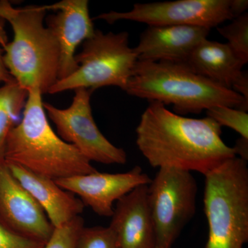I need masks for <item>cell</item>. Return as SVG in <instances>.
<instances>
[{"label": "cell", "instance_id": "obj_17", "mask_svg": "<svg viewBox=\"0 0 248 248\" xmlns=\"http://www.w3.org/2000/svg\"><path fill=\"white\" fill-rule=\"evenodd\" d=\"M28 95L16 81L0 87V161H4L6 139L25 107Z\"/></svg>", "mask_w": 248, "mask_h": 248}, {"label": "cell", "instance_id": "obj_16", "mask_svg": "<svg viewBox=\"0 0 248 248\" xmlns=\"http://www.w3.org/2000/svg\"><path fill=\"white\" fill-rule=\"evenodd\" d=\"M183 63L196 74L231 90L244 66L226 43L208 39L200 42Z\"/></svg>", "mask_w": 248, "mask_h": 248}, {"label": "cell", "instance_id": "obj_7", "mask_svg": "<svg viewBox=\"0 0 248 248\" xmlns=\"http://www.w3.org/2000/svg\"><path fill=\"white\" fill-rule=\"evenodd\" d=\"M198 186L188 171L158 169L148 185V197L156 233V248H172L195 216Z\"/></svg>", "mask_w": 248, "mask_h": 248}, {"label": "cell", "instance_id": "obj_13", "mask_svg": "<svg viewBox=\"0 0 248 248\" xmlns=\"http://www.w3.org/2000/svg\"><path fill=\"white\" fill-rule=\"evenodd\" d=\"M210 31L193 26H151L141 32L138 45L133 49L138 61L185 63Z\"/></svg>", "mask_w": 248, "mask_h": 248}, {"label": "cell", "instance_id": "obj_22", "mask_svg": "<svg viewBox=\"0 0 248 248\" xmlns=\"http://www.w3.org/2000/svg\"><path fill=\"white\" fill-rule=\"evenodd\" d=\"M45 244L16 234L0 223V248H43Z\"/></svg>", "mask_w": 248, "mask_h": 248}, {"label": "cell", "instance_id": "obj_3", "mask_svg": "<svg viewBox=\"0 0 248 248\" xmlns=\"http://www.w3.org/2000/svg\"><path fill=\"white\" fill-rule=\"evenodd\" d=\"M125 92L172 105L174 113L182 116L218 106L248 110L242 96L196 74L183 63L138 61Z\"/></svg>", "mask_w": 248, "mask_h": 248}, {"label": "cell", "instance_id": "obj_11", "mask_svg": "<svg viewBox=\"0 0 248 248\" xmlns=\"http://www.w3.org/2000/svg\"><path fill=\"white\" fill-rule=\"evenodd\" d=\"M152 179L141 168L135 166L123 173L82 174L55 181L63 190L78 195L84 206L102 217L113 215L114 203L140 186L149 185Z\"/></svg>", "mask_w": 248, "mask_h": 248}, {"label": "cell", "instance_id": "obj_5", "mask_svg": "<svg viewBox=\"0 0 248 248\" xmlns=\"http://www.w3.org/2000/svg\"><path fill=\"white\" fill-rule=\"evenodd\" d=\"M205 248H244L248 241L247 161L235 156L205 175Z\"/></svg>", "mask_w": 248, "mask_h": 248}, {"label": "cell", "instance_id": "obj_2", "mask_svg": "<svg viewBox=\"0 0 248 248\" xmlns=\"http://www.w3.org/2000/svg\"><path fill=\"white\" fill-rule=\"evenodd\" d=\"M42 94L37 89L29 91L22 120L6 139L4 161L55 181L97 172L91 161L54 132Z\"/></svg>", "mask_w": 248, "mask_h": 248}, {"label": "cell", "instance_id": "obj_19", "mask_svg": "<svg viewBox=\"0 0 248 248\" xmlns=\"http://www.w3.org/2000/svg\"><path fill=\"white\" fill-rule=\"evenodd\" d=\"M75 248H121L115 232L108 227H83L77 237Z\"/></svg>", "mask_w": 248, "mask_h": 248}, {"label": "cell", "instance_id": "obj_10", "mask_svg": "<svg viewBox=\"0 0 248 248\" xmlns=\"http://www.w3.org/2000/svg\"><path fill=\"white\" fill-rule=\"evenodd\" d=\"M0 223L29 239L46 243L54 227L42 207L0 161Z\"/></svg>", "mask_w": 248, "mask_h": 248}, {"label": "cell", "instance_id": "obj_4", "mask_svg": "<svg viewBox=\"0 0 248 248\" xmlns=\"http://www.w3.org/2000/svg\"><path fill=\"white\" fill-rule=\"evenodd\" d=\"M46 12V6L16 8L0 0V16L9 23L14 35L3 48L5 66L28 92L48 93L58 81L60 50L53 32L44 24Z\"/></svg>", "mask_w": 248, "mask_h": 248}, {"label": "cell", "instance_id": "obj_15", "mask_svg": "<svg viewBox=\"0 0 248 248\" xmlns=\"http://www.w3.org/2000/svg\"><path fill=\"white\" fill-rule=\"evenodd\" d=\"M5 162L13 175L43 209L54 228L63 226L84 212L82 202L60 187L55 180L19 165Z\"/></svg>", "mask_w": 248, "mask_h": 248}, {"label": "cell", "instance_id": "obj_21", "mask_svg": "<svg viewBox=\"0 0 248 248\" xmlns=\"http://www.w3.org/2000/svg\"><path fill=\"white\" fill-rule=\"evenodd\" d=\"M84 226V218L78 216L63 226L54 228L53 234L43 248H75L77 237Z\"/></svg>", "mask_w": 248, "mask_h": 248}, {"label": "cell", "instance_id": "obj_9", "mask_svg": "<svg viewBox=\"0 0 248 248\" xmlns=\"http://www.w3.org/2000/svg\"><path fill=\"white\" fill-rule=\"evenodd\" d=\"M109 24L120 20L148 25L193 26L213 29L227 20H232L230 0H177L161 2L138 3L128 12L109 13L94 18Z\"/></svg>", "mask_w": 248, "mask_h": 248}, {"label": "cell", "instance_id": "obj_14", "mask_svg": "<svg viewBox=\"0 0 248 248\" xmlns=\"http://www.w3.org/2000/svg\"><path fill=\"white\" fill-rule=\"evenodd\" d=\"M109 225L121 248H155L156 233L148 197V185L139 186L116 203Z\"/></svg>", "mask_w": 248, "mask_h": 248}, {"label": "cell", "instance_id": "obj_24", "mask_svg": "<svg viewBox=\"0 0 248 248\" xmlns=\"http://www.w3.org/2000/svg\"><path fill=\"white\" fill-rule=\"evenodd\" d=\"M232 90L242 96L246 103L248 104V71H243L242 75L233 84Z\"/></svg>", "mask_w": 248, "mask_h": 248}, {"label": "cell", "instance_id": "obj_6", "mask_svg": "<svg viewBox=\"0 0 248 248\" xmlns=\"http://www.w3.org/2000/svg\"><path fill=\"white\" fill-rule=\"evenodd\" d=\"M78 68L71 76L58 80L49 90L50 94L78 89L94 90L116 86L125 91L138 57L129 46V34H105L95 30L83 43L82 50L76 55Z\"/></svg>", "mask_w": 248, "mask_h": 248}, {"label": "cell", "instance_id": "obj_25", "mask_svg": "<svg viewBox=\"0 0 248 248\" xmlns=\"http://www.w3.org/2000/svg\"><path fill=\"white\" fill-rule=\"evenodd\" d=\"M248 9V0H230V10L233 19L246 14Z\"/></svg>", "mask_w": 248, "mask_h": 248}, {"label": "cell", "instance_id": "obj_18", "mask_svg": "<svg viewBox=\"0 0 248 248\" xmlns=\"http://www.w3.org/2000/svg\"><path fill=\"white\" fill-rule=\"evenodd\" d=\"M217 31L226 38L227 45L241 60L243 64L248 62V14L234 18L231 24L217 28Z\"/></svg>", "mask_w": 248, "mask_h": 248}, {"label": "cell", "instance_id": "obj_8", "mask_svg": "<svg viewBox=\"0 0 248 248\" xmlns=\"http://www.w3.org/2000/svg\"><path fill=\"white\" fill-rule=\"evenodd\" d=\"M89 89L75 90L69 107L58 108L49 103L43 107L56 126L58 136L73 145L89 161L106 165H124L127 155L122 148L110 143L98 128L93 119Z\"/></svg>", "mask_w": 248, "mask_h": 248}, {"label": "cell", "instance_id": "obj_20", "mask_svg": "<svg viewBox=\"0 0 248 248\" xmlns=\"http://www.w3.org/2000/svg\"><path fill=\"white\" fill-rule=\"evenodd\" d=\"M207 117L213 119L220 126L234 130L242 138L248 139V114L234 108L215 107L205 110Z\"/></svg>", "mask_w": 248, "mask_h": 248}, {"label": "cell", "instance_id": "obj_26", "mask_svg": "<svg viewBox=\"0 0 248 248\" xmlns=\"http://www.w3.org/2000/svg\"><path fill=\"white\" fill-rule=\"evenodd\" d=\"M234 148L235 155H239L240 159L247 161L248 160V139L240 137L235 143Z\"/></svg>", "mask_w": 248, "mask_h": 248}, {"label": "cell", "instance_id": "obj_1", "mask_svg": "<svg viewBox=\"0 0 248 248\" xmlns=\"http://www.w3.org/2000/svg\"><path fill=\"white\" fill-rule=\"evenodd\" d=\"M210 117L188 118L162 103L150 102L136 128V144L152 167L172 168L204 176L236 156Z\"/></svg>", "mask_w": 248, "mask_h": 248}, {"label": "cell", "instance_id": "obj_23", "mask_svg": "<svg viewBox=\"0 0 248 248\" xmlns=\"http://www.w3.org/2000/svg\"><path fill=\"white\" fill-rule=\"evenodd\" d=\"M6 22L4 18L0 16V83H3L4 84L16 81L5 66L4 58H3V56H4V54H3L4 49L3 48L8 43L7 34H6V29H5Z\"/></svg>", "mask_w": 248, "mask_h": 248}, {"label": "cell", "instance_id": "obj_12", "mask_svg": "<svg viewBox=\"0 0 248 248\" xmlns=\"http://www.w3.org/2000/svg\"><path fill=\"white\" fill-rule=\"evenodd\" d=\"M47 11L54 10L57 14L46 19L47 27L52 31L60 50L58 80L71 76L77 68L76 49L89 40L95 30L90 17L87 0H63L46 6Z\"/></svg>", "mask_w": 248, "mask_h": 248}]
</instances>
